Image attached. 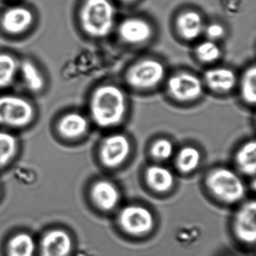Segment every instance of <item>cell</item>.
I'll use <instances>...</instances> for the list:
<instances>
[{
	"instance_id": "6da1fadb",
	"label": "cell",
	"mask_w": 256,
	"mask_h": 256,
	"mask_svg": "<svg viewBox=\"0 0 256 256\" xmlns=\"http://www.w3.org/2000/svg\"><path fill=\"white\" fill-rule=\"evenodd\" d=\"M128 106L124 88L116 84L102 83L90 92L86 113L92 126L102 130H113L126 119Z\"/></svg>"
},
{
	"instance_id": "7a4b0ae2",
	"label": "cell",
	"mask_w": 256,
	"mask_h": 256,
	"mask_svg": "<svg viewBox=\"0 0 256 256\" xmlns=\"http://www.w3.org/2000/svg\"><path fill=\"white\" fill-rule=\"evenodd\" d=\"M76 28L85 38L106 40L114 32L116 11L112 0H82L74 14Z\"/></svg>"
},
{
	"instance_id": "3957f363",
	"label": "cell",
	"mask_w": 256,
	"mask_h": 256,
	"mask_svg": "<svg viewBox=\"0 0 256 256\" xmlns=\"http://www.w3.org/2000/svg\"><path fill=\"white\" fill-rule=\"evenodd\" d=\"M40 110L32 97L12 90L0 92V130L14 133L31 130Z\"/></svg>"
},
{
	"instance_id": "277c9868",
	"label": "cell",
	"mask_w": 256,
	"mask_h": 256,
	"mask_svg": "<svg viewBox=\"0 0 256 256\" xmlns=\"http://www.w3.org/2000/svg\"><path fill=\"white\" fill-rule=\"evenodd\" d=\"M168 77L166 64L154 56L137 60L126 70L124 82L136 92L154 91L163 84Z\"/></svg>"
},
{
	"instance_id": "5b68a950",
	"label": "cell",
	"mask_w": 256,
	"mask_h": 256,
	"mask_svg": "<svg viewBox=\"0 0 256 256\" xmlns=\"http://www.w3.org/2000/svg\"><path fill=\"white\" fill-rule=\"evenodd\" d=\"M36 10L20 2L0 10V36L8 40H22L34 34L38 25Z\"/></svg>"
},
{
	"instance_id": "8992f818",
	"label": "cell",
	"mask_w": 256,
	"mask_h": 256,
	"mask_svg": "<svg viewBox=\"0 0 256 256\" xmlns=\"http://www.w3.org/2000/svg\"><path fill=\"white\" fill-rule=\"evenodd\" d=\"M209 192L218 202L234 204L245 197L246 186L238 174L227 168L212 169L205 178Z\"/></svg>"
},
{
	"instance_id": "52a82bcc",
	"label": "cell",
	"mask_w": 256,
	"mask_h": 256,
	"mask_svg": "<svg viewBox=\"0 0 256 256\" xmlns=\"http://www.w3.org/2000/svg\"><path fill=\"white\" fill-rule=\"evenodd\" d=\"M92 122L86 112L67 108L54 118L50 130L54 136L66 143H77L89 136Z\"/></svg>"
},
{
	"instance_id": "ba28073f",
	"label": "cell",
	"mask_w": 256,
	"mask_h": 256,
	"mask_svg": "<svg viewBox=\"0 0 256 256\" xmlns=\"http://www.w3.org/2000/svg\"><path fill=\"white\" fill-rule=\"evenodd\" d=\"M164 84L169 98L180 104L196 102L202 98L205 90L202 78L186 70L168 76Z\"/></svg>"
},
{
	"instance_id": "9c48e42d",
	"label": "cell",
	"mask_w": 256,
	"mask_h": 256,
	"mask_svg": "<svg viewBox=\"0 0 256 256\" xmlns=\"http://www.w3.org/2000/svg\"><path fill=\"white\" fill-rule=\"evenodd\" d=\"M114 32L124 46L142 47L154 40L155 28L152 22L142 16H128L116 24Z\"/></svg>"
},
{
	"instance_id": "30bf717a",
	"label": "cell",
	"mask_w": 256,
	"mask_h": 256,
	"mask_svg": "<svg viewBox=\"0 0 256 256\" xmlns=\"http://www.w3.org/2000/svg\"><path fill=\"white\" fill-rule=\"evenodd\" d=\"M132 150V144L128 136L115 132L102 139L98 144V158L104 167L116 168L130 158Z\"/></svg>"
},
{
	"instance_id": "8fae6325",
	"label": "cell",
	"mask_w": 256,
	"mask_h": 256,
	"mask_svg": "<svg viewBox=\"0 0 256 256\" xmlns=\"http://www.w3.org/2000/svg\"><path fill=\"white\" fill-rule=\"evenodd\" d=\"M118 222L122 232L133 236L148 234L155 227L152 212L138 204L124 206L118 214Z\"/></svg>"
},
{
	"instance_id": "7c38bea8",
	"label": "cell",
	"mask_w": 256,
	"mask_h": 256,
	"mask_svg": "<svg viewBox=\"0 0 256 256\" xmlns=\"http://www.w3.org/2000/svg\"><path fill=\"white\" fill-rule=\"evenodd\" d=\"M25 94L30 96H40L46 94L48 88V80L44 68L30 56H20L18 80Z\"/></svg>"
},
{
	"instance_id": "4fadbf2b",
	"label": "cell",
	"mask_w": 256,
	"mask_h": 256,
	"mask_svg": "<svg viewBox=\"0 0 256 256\" xmlns=\"http://www.w3.org/2000/svg\"><path fill=\"white\" fill-rule=\"evenodd\" d=\"M205 25L203 16L192 8L180 12L173 22L175 34L180 40L186 42H193L199 40L204 35Z\"/></svg>"
},
{
	"instance_id": "5bb4252c",
	"label": "cell",
	"mask_w": 256,
	"mask_h": 256,
	"mask_svg": "<svg viewBox=\"0 0 256 256\" xmlns=\"http://www.w3.org/2000/svg\"><path fill=\"white\" fill-rule=\"evenodd\" d=\"M233 232L238 240L246 245H254L256 240V202H246L234 216Z\"/></svg>"
},
{
	"instance_id": "9a60e30c",
	"label": "cell",
	"mask_w": 256,
	"mask_h": 256,
	"mask_svg": "<svg viewBox=\"0 0 256 256\" xmlns=\"http://www.w3.org/2000/svg\"><path fill=\"white\" fill-rule=\"evenodd\" d=\"M202 78L205 89L216 95H228L238 86V76L233 70L226 66L211 67L205 71Z\"/></svg>"
},
{
	"instance_id": "2e32d148",
	"label": "cell",
	"mask_w": 256,
	"mask_h": 256,
	"mask_svg": "<svg viewBox=\"0 0 256 256\" xmlns=\"http://www.w3.org/2000/svg\"><path fill=\"white\" fill-rule=\"evenodd\" d=\"M73 241L68 232L53 229L43 236L40 242V256H70Z\"/></svg>"
},
{
	"instance_id": "e0dca14e",
	"label": "cell",
	"mask_w": 256,
	"mask_h": 256,
	"mask_svg": "<svg viewBox=\"0 0 256 256\" xmlns=\"http://www.w3.org/2000/svg\"><path fill=\"white\" fill-rule=\"evenodd\" d=\"M90 198L98 209L109 212L119 204L120 194L113 182L106 180H100L94 182L91 187Z\"/></svg>"
},
{
	"instance_id": "ac0fdd59",
	"label": "cell",
	"mask_w": 256,
	"mask_h": 256,
	"mask_svg": "<svg viewBox=\"0 0 256 256\" xmlns=\"http://www.w3.org/2000/svg\"><path fill=\"white\" fill-rule=\"evenodd\" d=\"M20 60L16 52L0 49V92L12 90L18 83Z\"/></svg>"
},
{
	"instance_id": "d6986e66",
	"label": "cell",
	"mask_w": 256,
	"mask_h": 256,
	"mask_svg": "<svg viewBox=\"0 0 256 256\" xmlns=\"http://www.w3.org/2000/svg\"><path fill=\"white\" fill-rule=\"evenodd\" d=\"M145 181L152 191L166 193L170 191L174 186L173 173L164 166L152 164L145 170Z\"/></svg>"
},
{
	"instance_id": "ffe728a7",
	"label": "cell",
	"mask_w": 256,
	"mask_h": 256,
	"mask_svg": "<svg viewBox=\"0 0 256 256\" xmlns=\"http://www.w3.org/2000/svg\"><path fill=\"white\" fill-rule=\"evenodd\" d=\"M238 88L242 102L254 107L256 102V68L254 64L248 66L238 78Z\"/></svg>"
},
{
	"instance_id": "44dd1931",
	"label": "cell",
	"mask_w": 256,
	"mask_h": 256,
	"mask_svg": "<svg viewBox=\"0 0 256 256\" xmlns=\"http://www.w3.org/2000/svg\"><path fill=\"white\" fill-rule=\"evenodd\" d=\"M235 162L240 172L254 176L256 172V143L248 140L242 144L235 154Z\"/></svg>"
},
{
	"instance_id": "7402d4cb",
	"label": "cell",
	"mask_w": 256,
	"mask_h": 256,
	"mask_svg": "<svg viewBox=\"0 0 256 256\" xmlns=\"http://www.w3.org/2000/svg\"><path fill=\"white\" fill-rule=\"evenodd\" d=\"M19 148L20 140L17 133L0 130V170L14 160Z\"/></svg>"
},
{
	"instance_id": "603a6c76",
	"label": "cell",
	"mask_w": 256,
	"mask_h": 256,
	"mask_svg": "<svg viewBox=\"0 0 256 256\" xmlns=\"http://www.w3.org/2000/svg\"><path fill=\"white\" fill-rule=\"evenodd\" d=\"M202 154L196 146L186 145L176 152L175 166L182 174H191L200 166Z\"/></svg>"
},
{
	"instance_id": "cb8c5ba5",
	"label": "cell",
	"mask_w": 256,
	"mask_h": 256,
	"mask_svg": "<svg viewBox=\"0 0 256 256\" xmlns=\"http://www.w3.org/2000/svg\"><path fill=\"white\" fill-rule=\"evenodd\" d=\"M36 242L34 238L25 232L16 234L7 245L8 256H34Z\"/></svg>"
},
{
	"instance_id": "d4e9b609",
	"label": "cell",
	"mask_w": 256,
	"mask_h": 256,
	"mask_svg": "<svg viewBox=\"0 0 256 256\" xmlns=\"http://www.w3.org/2000/svg\"><path fill=\"white\" fill-rule=\"evenodd\" d=\"M194 58L204 65H212L221 59L222 52L218 42L206 40L199 42L194 49Z\"/></svg>"
},
{
	"instance_id": "484cf974",
	"label": "cell",
	"mask_w": 256,
	"mask_h": 256,
	"mask_svg": "<svg viewBox=\"0 0 256 256\" xmlns=\"http://www.w3.org/2000/svg\"><path fill=\"white\" fill-rule=\"evenodd\" d=\"M149 150L151 156L156 161H167L174 154V146L169 139L160 138L151 144Z\"/></svg>"
},
{
	"instance_id": "4316f807",
	"label": "cell",
	"mask_w": 256,
	"mask_h": 256,
	"mask_svg": "<svg viewBox=\"0 0 256 256\" xmlns=\"http://www.w3.org/2000/svg\"><path fill=\"white\" fill-rule=\"evenodd\" d=\"M226 30L224 26L218 22H210L205 25L204 35L206 40L218 42L226 36Z\"/></svg>"
},
{
	"instance_id": "83f0119b",
	"label": "cell",
	"mask_w": 256,
	"mask_h": 256,
	"mask_svg": "<svg viewBox=\"0 0 256 256\" xmlns=\"http://www.w3.org/2000/svg\"><path fill=\"white\" fill-rule=\"evenodd\" d=\"M119 4L125 6H132L138 2L140 0H116Z\"/></svg>"
},
{
	"instance_id": "f1b7e54d",
	"label": "cell",
	"mask_w": 256,
	"mask_h": 256,
	"mask_svg": "<svg viewBox=\"0 0 256 256\" xmlns=\"http://www.w3.org/2000/svg\"><path fill=\"white\" fill-rule=\"evenodd\" d=\"M6 1H8L10 4H13V2H20L22 0H6Z\"/></svg>"
}]
</instances>
